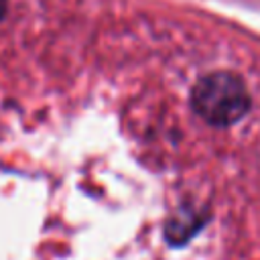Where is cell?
I'll return each instance as SVG.
<instances>
[{
    "mask_svg": "<svg viewBox=\"0 0 260 260\" xmlns=\"http://www.w3.org/2000/svg\"><path fill=\"white\" fill-rule=\"evenodd\" d=\"M6 14V0H0V18Z\"/></svg>",
    "mask_w": 260,
    "mask_h": 260,
    "instance_id": "2",
    "label": "cell"
},
{
    "mask_svg": "<svg viewBox=\"0 0 260 260\" xmlns=\"http://www.w3.org/2000/svg\"><path fill=\"white\" fill-rule=\"evenodd\" d=\"M191 106L209 126L230 128L250 114L252 98L244 79L236 73L211 71L195 83Z\"/></svg>",
    "mask_w": 260,
    "mask_h": 260,
    "instance_id": "1",
    "label": "cell"
}]
</instances>
